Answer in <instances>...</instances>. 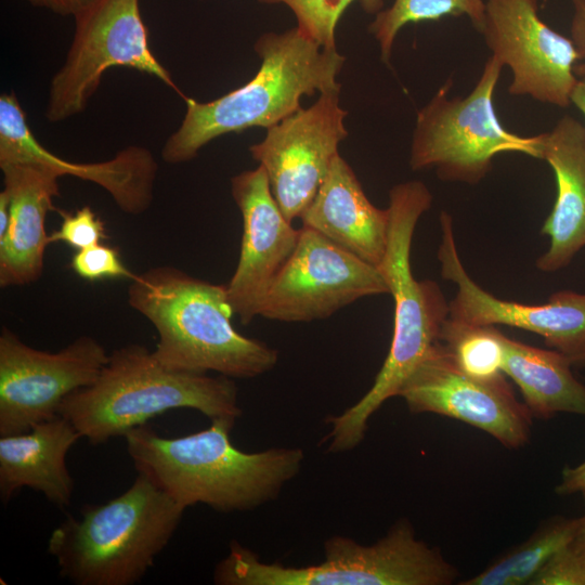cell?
Returning <instances> with one entry per match:
<instances>
[{
	"label": "cell",
	"instance_id": "6da1fadb",
	"mask_svg": "<svg viewBox=\"0 0 585 585\" xmlns=\"http://www.w3.org/2000/svg\"><path fill=\"white\" fill-rule=\"evenodd\" d=\"M204 430L165 438L146 425L128 431L126 448L145 474L187 508L204 504L219 512L250 511L278 497L301 471L299 447L247 453L231 441L236 419H210Z\"/></svg>",
	"mask_w": 585,
	"mask_h": 585
},
{
	"label": "cell",
	"instance_id": "7a4b0ae2",
	"mask_svg": "<svg viewBox=\"0 0 585 585\" xmlns=\"http://www.w3.org/2000/svg\"><path fill=\"white\" fill-rule=\"evenodd\" d=\"M432 199L420 181L396 184L389 192L388 242L377 268L394 300L392 341L369 390L343 413L326 418L330 429L322 443L329 453L351 451L363 441L372 415L388 399L398 396L407 376L438 342L450 316L448 303L439 285L417 281L411 268L415 227Z\"/></svg>",
	"mask_w": 585,
	"mask_h": 585
},
{
	"label": "cell",
	"instance_id": "3957f363",
	"mask_svg": "<svg viewBox=\"0 0 585 585\" xmlns=\"http://www.w3.org/2000/svg\"><path fill=\"white\" fill-rule=\"evenodd\" d=\"M128 303L155 327L153 353L169 368L253 378L278 361L275 349L234 328L226 285L154 266L131 280Z\"/></svg>",
	"mask_w": 585,
	"mask_h": 585
},
{
	"label": "cell",
	"instance_id": "277c9868",
	"mask_svg": "<svg viewBox=\"0 0 585 585\" xmlns=\"http://www.w3.org/2000/svg\"><path fill=\"white\" fill-rule=\"evenodd\" d=\"M255 50L262 62L244 86L210 102L182 96L185 115L161 151L167 164L192 160L220 135L253 127L268 129L299 109L303 95L340 91L337 76L344 56L337 49L320 47L298 27L262 35Z\"/></svg>",
	"mask_w": 585,
	"mask_h": 585
},
{
	"label": "cell",
	"instance_id": "5b68a950",
	"mask_svg": "<svg viewBox=\"0 0 585 585\" xmlns=\"http://www.w3.org/2000/svg\"><path fill=\"white\" fill-rule=\"evenodd\" d=\"M177 408L209 419L242 415L233 378L169 368L145 346L131 343L109 353L94 382L69 394L58 415L98 445Z\"/></svg>",
	"mask_w": 585,
	"mask_h": 585
},
{
	"label": "cell",
	"instance_id": "8992f818",
	"mask_svg": "<svg viewBox=\"0 0 585 585\" xmlns=\"http://www.w3.org/2000/svg\"><path fill=\"white\" fill-rule=\"evenodd\" d=\"M186 508L138 472L120 495L86 505L51 533L48 552L76 585H134L167 547Z\"/></svg>",
	"mask_w": 585,
	"mask_h": 585
},
{
	"label": "cell",
	"instance_id": "52a82bcc",
	"mask_svg": "<svg viewBox=\"0 0 585 585\" xmlns=\"http://www.w3.org/2000/svg\"><path fill=\"white\" fill-rule=\"evenodd\" d=\"M325 559L306 567L262 562L232 541L216 566L218 585H448L458 572L440 552L418 540L407 520L398 521L372 545L335 535L324 544Z\"/></svg>",
	"mask_w": 585,
	"mask_h": 585
},
{
	"label": "cell",
	"instance_id": "ba28073f",
	"mask_svg": "<svg viewBox=\"0 0 585 585\" xmlns=\"http://www.w3.org/2000/svg\"><path fill=\"white\" fill-rule=\"evenodd\" d=\"M503 67L491 55L468 95L448 98L450 81L418 110L410 155L413 170L434 168L442 181L474 185L500 153L541 159L543 133L522 136L497 118L494 93Z\"/></svg>",
	"mask_w": 585,
	"mask_h": 585
},
{
	"label": "cell",
	"instance_id": "9c48e42d",
	"mask_svg": "<svg viewBox=\"0 0 585 585\" xmlns=\"http://www.w3.org/2000/svg\"><path fill=\"white\" fill-rule=\"evenodd\" d=\"M74 17L65 62L49 87V121L60 122L80 114L112 67H129L153 76L183 96L150 48L140 0H92Z\"/></svg>",
	"mask_w": 585,
	"mask_h": 585
},
{
	"label": "cell",
	"instance_id": "30bf717a",
	"mask_svg": "<svg viewBox=\"0 0 585 585\" xmlns=\"http://www.w3.org/2000/svg\"><path fill=\"white\" fill-rule=\"evenodd\" d=\"M105 348L80 336L57 352L35 349L3 326L0 333V435L23 433L58 415L62 402L90 386L108 361Z\"/></svg>",
	"mask_w": 585,
	"mask_h": 585
},
{
	"label": "cell",
	"instance_id": "8fae6325",
	"mask_svg": "<svg viewBox=\"0 0 585 585\" xmlns=\"http://www.w3.org/2000/svg\"><path fill=\"white\" fill-rule=\"evenodd\" d=\"M382 294H389V288L377 266L302 226L259 316L281 322L323 320L358 299Z\"/></svg>",
	"mask_w": 585,
	"mask_h": 585
},
{
	"label": "cell",
	"instance_id": "7c38bea8",
	"mask_svg": "<svg viewBox=\"0 0 585 585\" xmlns=\"http://www.w3.org/2000/svg\"><path fill=\"white\" fill-rule=\"evenodd\" d=\"M347 115L339 91L323 92L310 107L268 128L265 138L249 147L288 221L300 218L339 155V143L348 135Z\"/></svg>",
	"mask_w": 585,
	"mask_h": 585
},
{
	"label": "cell",
	"instance_id": "4fadbf2b",
	"mask_svg": "<svg viewBox=\"0 0 585 585\" xmlns=\"http://www.w3.org/2000/svg\"><path fill=\"white\" fill-rule=\"evenodd\" d=\"M480 34L503 66L512 73L508 93L567 107L577 80L581 56L571 39L549 27L537 0H485Z\"/></svg>",
	"mask_w": 585,
	"mask_h": 585
},
{
	"label": "cell",
	"instance_id": "5bb4252c",
	"mask_svg": "<svg viewBox=\"0 0 585 585\" xmlns=\"http://www.w3.org/2000/svg\"><path fill=\"white\" fill-rule=\"evenodd\" d=\"M398 396L414 414L433 413L461 420L507 448L522 447L530 440L532 415L517 400L504 375L482 380L465 374L439 341L407 376Z\"/></svg>",
	"mask_w": 585,
	"mask_h": 585
},
{
	"label": "cell",
	"instance_id": "9a60e30c",
	"mask_svg": "<svg viewBox=\"0 0 585 585\" xmlns=\"http://www.w3.org/2000/svg\"><path fill=\"white\" fill-rule=\"evenodd\" d=\"M440 272L456 286L450 318L472 325H507L533 332L545 343L567 356L572 365L585 367V294L558 291L543 304L498 299L482 289L465 270L456 248L450 213H440Z\"/></svg>",
	"mask_w": 585,
	"mask_h": 585
},
{
	"label": "cell",
	"instance_id": "2e32d148",
	"mask_svg": "<svg viewBox=\"0 0 585 585\" xmlns=\"http://www.w3.org/2000/svg\"><path fill=\"white\" fill-rule=\"evenodd\" d=\"M231 193L242 213L243 235L226 294L233 313L249 324L259 316L272 282L294 252L300 230L284 216L262 166L233 177Z\"/></svg>",
	"mask_w": 585,
	"mask_h": 585
},
{
	"label": "cell",
	"instance_id": "e0dca14e",
	"mask_svg": "<svg viewBox=\"0 0 585 585\" xmlns=\"http://www.w3.org/2000/svg\"><path fill=\"white\" fill-rule=\"evenodd\" d=\"M41 165L60 178L73 176L104 188L117 207L141 214L153 202L158 165L145 147L130 145L113 158L98 162H72L47 150L32 134L14 92L0 96V164Z\"/></svg>",
	"mask_w": 585,
	"mask_h": 585
},
{
	"label": "cell",
	"instance_id": "ac0fdd59",
	"mask_svg": "<svg viewBox=\"0 0 585 585\" xmlns=\"http://www.w3.org/2000/svg\"><path fill=\"white\" fill-rule=\"evenodd\" d=\"M9 196V225L0 237V286L28 285L42 274L50 244L46 218L60 195V177L31 162L0 164Z\"/></svg>",
	"mask_w": 585,
	"mask_h": 585
},
{
	"label": "cell",
	"instance_id": "d6986e66",
	"mask_svg": "<svg viewBox=\"0 0 585 585\" xmlns=\"http://www.w3.org/2000/svg\"><path fill=\"white\" fill-rule=\"evenodd\" d=\"M551 167L557 182V198L542 226L548 235V250L536 266L554 272L567 266L585 247V127L564 115L543 133L542 155Z\"/></svg>",
	"mask_w": 585,
	"mask_h": 585
},
{
	"label": "cell",
	"instance_id": "ffe728a7",
	"mask_svg": "<svg viewBox=\"0 0 585 585\" xmlns=\"http://www.w3.org/2000/svg\"><path fill=\"white\" fill-rule=\"evenodd\" d=\"M312 229L367 263L386 253L389 211L374 206L349 164L337 155L316 195L300 216Z\"/></svg>",
	"mask_w": 585,
	"mask_h": 585
},
{
	"label": "cell",
	"instance_id": "44dd1931",
	"mask_svg": "<svg viewBox=\"0 0 585 585\" xmlns=\"http://www.w3.org/2000/svg\"><path fill=\"white\" fill-rule=\"evenodd\" d=\"M80 438L61 415L26 432L0 435L1 502L8 504L21 489L29 487L60 508L68 506L75 483L66 456Z\"/></svg>",
	"mask_w": 585,
	"mask_h": 585
},
{
	"label": "cell",
	"instance_id": "7402d4cb",
	"mask_svg": "<svg viewBox=\"0 0 585 585\" xmlns=\"http://www.w3.org/2000/svg\"><path fill=\"white\" fill-rule=\"evenodd\" d=\"M503 373L520 388L532 417L558 413L585 416V386L571 372L570 360L556 350H544L502 336Z\"/></svg>",
	"mask_w": 585,
	"mask_h": 585
},
{
	"label": "cell",
	"instance_id": "603a6c76",
	"mask_svg": "<svg viewBox=\"0 0 585 585\" xmlns=\"http://www.w3.org/2000/svg\"><path fill=\"white\" fill-rule=\"evenodd\" d=\"M576 525L577 518L554 517L479 574L459 584H530L545 564L572 540Z\"/></svg>",
	"mask_w": 585,
	"mask_h": 585
},
{
	"label": "cell",
	"instance_id": "cb8c5ba5",
	"mask_svg": "<svg viewBox=\"0 0 585 585\" xmlns=\"http://www.w3.org/2000/svg\"><path fill=\"white\" fill-rule=\"evenodd\" d=\"M469 18L473 28L480 32L485 15L484 0H394L392 5L376 14L369 25L380 47V58L389 63L394 40L401 28L410 23L438 21L444 16Z\"/></svg>",
	"mask_w": 585,
	"mask_h": 585
},
{
	"label": "cell",
	"instance_id": "d4e9b609",
	"mask_svg": "<svg viewBox=\"0 0 585 585\" xmlns=\"http://www.w3.org/2000/svg\"><path fill=\"white\" fill-rule=\"evenodd\" d=\"M503 333L494 326L472 325L448 318L439 342L465 374L482 380L503 375Z\"/></svg>",
	"mask_w": 585,
	"mask_h": 585
},
{
	"label": "cell",
	"instance_id": "484cf974",
	"mask_svg": "<svg viewBox=\"0 0 585 585\" xmlns=\"http://www.w3.org/2000/svg\"><path fill=\"white\" fill-rule=\"evenodd\" d=\"M265 3H284L296 15L298 28L324 49H336L337 23L355 0H259ZM366 12L378 13L382 0H360Z\"/></svg>",
	"mask_w": 585,
	"mask_h": 585
},
{
	"label": "cell",
	"instance_id": "4316f807",
	"mask_svg": "<svg viewBox=\"0 0 585 585\" xmlns=\"http://www.w3.org/2000/svg\"><path fill=\"white\" fill-rule=\"evenodd\" d=\"M530 585H585V512L577 518L572 540L545 564Z\"/></svg>",
	"mask_w": 585,
	"mask_h": 585
},
{
	"label": "cell",
	"instance_id": "83f0119b",
	"mask_svg": "<svg viewBox=\"0 0 585 585\" xmlns=\"http://www.w3.org/2000/svg\"><path fill=\"white\" fill-rule=\"evenodd\" d=\"M61 225L49 235L51 243H65L76 250L101 244L105 238L104 221L94 210L84 206L76 211H61Z\"/></svg>",
	"mask_w": 585,
	"mask_h": 585
},
{
	"label": "cell",
	"instance_id": "f1b7e54d",
	"mask_svg": "<svg viewBox=\"0 0 585 585\" xmlns=\"http://www.w3.org/2000/svg\"><path fill=\"white\" fill-rule=\"evenodd\" d=\"M70 268L81 278L99 281L105 278H129L135 276L122 262L117 248L104 244L77 250Z\"/></svg>",
	"mask_w": 585,
	"mask_h": 585
},
{
	"label": "cell",
	"instance_id": "f546056e",
	"mask_svg": "<svg viewBox=\"0 0 585 585\" xmlns=\"http://www.w3.org/2000/svg\"><path fill=\"white\" fill-rule=\"evenodd\" d=\"M572 4L571 40L583 61L574 65L573 72L576 77H582L585 76V0H572Z\"/></svg>",
	"mask_w": 585,
	"mask_h": 585
},
{
	"label": "cell",
	"instance_id": "4dcf8cb0",
	"mask_svg": "<svg viewBox=\"0 0 585 585\" xmlns=\"http://www.w3.org/2000/svg\"><path fill=\"white\" fill-rule=\"evenodd\" d=\"M555 491L562 496L585 493V461L575 467H566Z\"/></svg>",
	"mask_w": 585,
	"mask_h": 585
},
{
	"label": "cell",
	"instance_id": "1f68e13d",
	"mask_svg": "<svg viewBox=\"0 0 585 585\" xmlns=\"http://www.w3.org/2000/svg\"><path fill=\"white\" fill-rule=\"evenodd\" d=\"M34 6L48 9L60 15L75 16L92 0H23Z\"/></svg>",
	"mask_w": 585,
	"mask_h": 585
},
{
	"label": "cell",
	"instance_id": "d6a6232c",
	"mask_svg": "<svg viewBox=\"0 0 585 585\" xmlns=\"http://www.w3.org/2000/svg\"><path fill=\"white\" fill-rule=\"evenodd\" d=\"M570 102L585 116V76L577 77L570 94Z\"/></svg>",
	"mask_w": 585,
	"mask_h": 585
},
{
	"label": "cell",
	"instance_id": "836d02e7",
	"mask_svg": "<svg viewBox=\"0 0 585 585\" xmlns=\"http://www.w3.org/2000/svg\"><path fill=\"white\" fill-rule=\"evenodd\" d=\"M10 206L9 196L4 190L0 193V237H2L9 225Z\"/></svg>",
	"mask_w": 585,
	"mask_h": 585
}]
</instances>
